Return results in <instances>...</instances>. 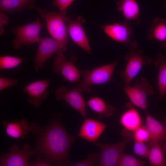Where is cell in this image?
<instances>
[{"instance_id": "obj_1", "label": "cell", "mask_w": 166, "mask_h": 166, "mask_svg": "<svg viewBox=\"0 0 166 166\" xmlns=\"http://www.w3.org/2000/svg\"><path fill=\"white\" fill-rule=\"evenodd\" d=\"M31 126V132L38 136L34 154L47 158L55 165H69V153L74 137L67 132L61 121L52 120L43 128L34 123Z\"/></svg>"}, {"instance_id": "obj_2", "label": "cell", "mask_w": 166, "mask_h": 166, "mask_svg": "<svg viewBox=\"0 0 166 166\" xmlns=\"http://www.w3.org/2000/svg\"><path fill=\"white\" fill-rule=\"evenodd\" d=\"M36 10L45 21L48 31L51 38L67 46V29L65 23H69L71 22L69 18L60 12L49 11L39 7Z\"/></svg>"}, {"instance_id": "obj_3", "label": "cell", "mask_w": 166, "mask_h": 166, "mask_svg": "<svg viewBox=\"0 0 166 166\" xmlns=\"http://www.w3.org/2000/svg\"><path fill=\"white\" fill-rule=\"evenodd\" d=\"M118 63L119 61H117L92 70L81 71L83 80L76 87L81 92L89 93L91 85L111 81L115 67Z\"/></svg>"}, {"instance_id": "obj_4", "label": "cell", "mask_w": 166, "mask_h": 166, "mask_svg": "<svg viewBox=\"0 0 166 166\" xmlns=\"http://www.w3.org/2000/svg\"><path fill=\"white\" fill-rule=\"evenodd\" d=\"M124 59L127 61V65L125 69L120 73L124 85H130L132 81L143 67L150 64L152 60L151 57L144 56L143 51L138 48L128 52Z\"/></svg>"}, {"instance_id": "obj_5", "label": "cell", "mask_w": 166, "mask_h": 166, "mask_svg": "<svg viewBox=\"0 0 166 166\" xmlns=\"http://www.w3.org/2000/svg\"><path fill=\"white\" fill-rule=\"evenodd\" d=\"M132 139L131 136H128L119 142L112 144L93 142V144L98 147L101 151L97 166H117L126 147Z\"/></svg>"}, {"instance_id": "obj_6", "label": "cell", "mask_w": 166, "mask_h": 166, "mask_svg": "<svg viewBox=\"0 0 166 166\" xmlns=\"http://www.w3.org/2000/svg\"><path fill=\"white\" fill-rule=\"evenodd\" d=\"M122 88L131 103L144 111L148 107V97L155 94L152 85L144 78L136 79L133 86L124 85Z\"/></svg>"}, {"instance_id": "obj_7", "label": "cell", "mask_w": 166, "mask_h": 166, "mask_svg": "<svg viewBox=\"0 0 166 166\" xmlns=\"http://www.w3.org/2000/svg\"><path fill=\"white\" fill-rule=\"evenodd\" d=\"M101 27L112 40L123 43L130 50L138 48L137 43L131 39L133 30L129 21L101 26Z\"/></svg>"}, {"instance_id": "obj_8", "label": "cell", "mask_w": 166, "mask_h": 166, "mask_svg": "<svg viewBox=\"0 0 166 166\" xmlns=\"http://www.w3.org/2000/svg\"><path fill=\"white\" fill-rule=\"evenodd\" d=\"M37 43L38 48L34 60L36 73L43 68L45 62L53 55L64 53L67 50V46L52 38L41 37Z\"/></svg>"}, {"instance_id": "obj_9", "label": "cell", "mask_w": 166, "mask_h": 166, "mask_svg": "<svg viewBox=\"0 0 166 166\" xmlns=\"http://www.w3.org/2000/svg\"><path fill=\"white\" fill-rule=\"evenodd\" d=\"M42 26L37 19L32 23L16 27L13 31L15 36L13 42V48L18 49L22 46L38 42L41 38L39 34Z\"/></svg>"}, {"instance_id": "obj_10", "label": "cell", "mask_w": 166, "mask_h": 166, "mask_svg": "<svg viewBox=\"0 0 166 166\" xmlns=\"http://www.w3.org/2000/svg\"><path fill=\"white\" fill-rule=\"evenodd\" d=\"M77 60L75 55L67 60L64 53H58L54 59L53 71L56 73L60 72L64 78L71 83L79 81L81 75L75 65Z\"/></svg>"}, {"instance_id": "obj_11", "label": "cell", "mask_w": 166, "mask_h": 166, "mask_svg": "<svg viewBox=\"0 0 166 166\" xmlns=\"http://www.w3.org/2000/svg\"><path fill=\"white\" fill-rule=\"evenodd\" d=\"M9 149V152L3 153L0 158L1 166H30L29 158L34 155V151L28 145H24L21 149L16 145H13Z\"/></svg>"}, {"instance_id": "obj_12", "label": "cell", "mask_w": 166, "mask_h": 166, "mask_svg": "<svg viewBox=\"0 0 166 166\" xmlns=\"http://www.w3.org/2000/svg\"><path fill=\"white\" fill-rule=\"evenodd\" d=\"M81 93L76 87L69 90L62 85L56 89L54 94L57 100L64 101L85 118L86 103Z\"/></svg>"}, {"instance_id": "obj_13", "label": "cell", "mask_w": 166, "mask_h": 166, "mask_svg": "<svg viewBox=\"0 0 166 166\" xmlns=\"http://www.w3.org/2000/svg\"><path fill=\"white\" fill-rule=\"evenodd\" d=\"M50 82L49 79L37 80L25 86L23 91L28 95L27 102L35 107H40L48 96L47 89Z\"/></svg>"}, {"instance_id": "obj_14", "label": "cell", "mask_w": 166, "mask_h": 166, "mask_svg": "<svg viewBox=\"0 0 166 166\" xmlns=\"http://www.w3.org/2000/svg\"><path fill=\"white\" fill-rule=\"evenodd\" d=\"M85 20L82 16H79L75 21H71L67 31L72 40L83 50L91 53V48L86 34L82 26Z\"/></svg>"}, {"instance_id": "obj_15", "label": "cell", "mask_w": 166, "mask_h": 166, "mask_svg": "<svg viewBox=\"0 0 166 166\" xmlns=\"http://www.w3.org/2000/svg\"><path fill=\"white\" fill-rule=\"evenodd\" d=\"M107 125L93 118H86L83 122L77 136L86 140L97 141L107 127Z\"/></svg>"}, {"instance_id": "obj_16", "label": "cell", "mask_w": 166, "mask_h": 166, "mask_svg": "<svg viewBox=\"0 0 166 166\" xmlns=\"http://www.w3.org/2000/svg\"><path fill=\"white\" fill-rule=\"evenodd\" d=\"M144 111L146 115L145 126L149 135L148 143L150 148L155 143L166 141V126L151 116L147 110Z\"/></svg>"}, {"instance_id": "obj_17", "label": "cell", "mask_w": 166, "mask_h": 166, "mask_svg": "<svg viewBox=\"0 0 166 166\" xmlns=\"http://www.w3.org/2000/svg\"><path fill=\"white\" fill-rule=\"evenodd\" d=\"M116 3L117 10L121 13L125 20L135 21L139 25L140 8L136 0H118Z\"/></svg>"}, {"instance_id": "obj_18", "label": "cell", "mask_w": 166, "mask_h": 166, "mask_svg": "<svg viewBox=\"0 0 166 166\" xmlns=\"http://www.w3.org/2000/svg\"><path fill=\"white\" fill-rule=\"evenodd\" d=\"M2 124L5 128L6 134L14 139L24 138L31 131L30 125H29L27 121L23 119L12 122L3 121Z\"/></svg>"}, {"instance_id": "obj_19", "label": "cell", "mask_w": 166, "mask_h": 166, "mask_svg": "<svg viewBox=\"0 0 166 166\" xmlns=\"http://www.w3.org/2000/svg\"><path fill=\"white\" fill-rule=\"evenodd\" d=\"M142 121L139 112L132 106L122 114L119 120L124 130L132 132L143 125Z\"/></svg>"}, {"instance_id": "obj_20", "label": "cell", "mask_w": 166, "mask_h": 166, "mask_svg": "<svg viewBox=\"0 0 166 166\" xmlns=\"http://www.w3.org/2000/svg\"><path fill=\"white\" fill-rule=\"evenodd\" d=\"M148 39L151 41H157L161 46L166 48V20L155 18L153 19L148 29Z\"/></svg>"}, {"instance_id": "obj_21", "label": "cell", "mask_w": 166, "mask_h": 166, "mask_svg": "<svg viewBox=\"0 0 166 166\" xmlns=\"http://www.w3.org/2000/svg\"><path fill=\"white\" fill-rule=\"evenodd\" d=\"M35 0H0V11L10 13L38 7Z\"/></svg>"}, {"instance_id": "obj_22", "label": "cell", "mask_w": 166, "mask_h": 166, "mask_svg": "<svg viewBox=\"0 0 166 166\" xmlns=\"http://www.w3.org/2000/svg\"><path fill=\"white\" fill-rule=\"evenodd\" d=\"M86 104L97 115L99 119L112 116L115 109L111 105L106 103L101 98L95 96L90 98Z\"/></svg>"}, {"instance_id": "obj_23", "label": "cell", "mask_w": 166, "mask_h": 166, "mask_svg": "<svg viewBox=\"0 0 166 166\" xmlns=\"http://www.w3.org/2000/svg\"><path fill=\"white\" fill-rule=\"evenodd\" d=\"M153 64L158 67L157 85L159 98L162 100L166 95V57L159 53Z\"/></svg>"}, {"instance_id": "obj_24", "label": "cell", "mask_w": 166, "mask_h": 166, "mask_svg": "<svg viewBox=\"0 0 166 166\" xmlns=\"http://www.w3.org/2000/svg\"><path fill=\"white\" fill-rule=\"evenodd\" d=\"M160 143H155L150 148L147 158L149 164L152 166H166V159L164 152Z\"/></svg>"}, {"instance_id": "obj_25", "label": "cell", "mask_w": 166, "mask_h": 166, "mask_svg": "<svg viewBox=\"0 0 166 166\" xmlns=\"http://www.w3.org/2000/svg\"><path fill=\"white\" fill-rule=\"evenodd\" d=\"M23 59L10 55L0 57V70L13 69L19 66L23 62Z\"/></svg>"}, {"instance_id": "obj_26", "label": "cell", "mask_w": 166, "mask_h": 166, "mask_svg": "<svg viewBox=\"0 0 166 166\" xmlns=\"http://www.w3.org/2000/svg\"><path fill=\"white\" fill-rule=\"evenodd\" d=\"M144 162L131 155L123 153L120 160L117 166H142Z\"/></svg>"}, {"instance_id": "obj_27", "label": "cell", "mask_w": 166, "mask_h": 166, "mask_svg": "<svg viewBox=\"0 0 166 166\" xmlns=\"http://www.w3.org/2000/svg\"><path fill=\"white\" fill-rule=\"evenodd\" d=\"M100 154L96 153L89 154L88 157L80 161L73 162L70 161L68 165L72 166H93L97 165Z\"/></svg>"}, {"instance_id": "obj_28", "label": "cell", "mask_w": 166, "mask_h": 166, "mask_svg": "<svg viewBox=\"0 0 166 166\" xmlns=\"http://www.w3.org/2000/svg\"><path fill=\"white\" fill-rule=\"evenodd\" d=\"M132 137L134 140L145 143L148 141L149 135L145 126L142 125L133 132Z\"/></svg>"}, {"instance_id": "obj_29", "label": "cell", "mask_w": 166, "mask_h": 166, "mask_svg": "<svg viewBox=\"0 0 166 166\" xmlns=\"http://www.w3.org/2000/svg\"><path fill=\"white\" fill-rule=\"evenodd\" d=\"M145 143L134 140L133 150L135 154L144 158H147L150 149Z\"/></svg>"}, {"instance_id": "obj_30", "label": "cell", "mask_w": 166, "mask_h": 166, "mask_svg": "<svg viewBox=\"0 0 166 166\" xmlns=\"http://www.w3.org/2000/svg\"><path fill=\"white\" fill-rule=\"evenodd\" d=\"M73 1L74 0H54L53 4L58 8L60 12L63 14L66 15L67 9Z\"/></svg>"}, {"instance_id": "obj_31", "label": "cell", "mask_w": 166, "mask_h": 166, "mask_svg": "<svg viewBox=\"0 0 166 166\" xmlns=\"http://www.w3.org/2000/svg\"><path fill=\"white\" fill-rule=\"evenodd\" d=\"M18 83V80L16 79L1 77H0V91H2L9 87L16 85Z\"/></svg>"}, {"instance_id": "obj_32", "label": "cell", "mask_w": 166, "mask_h": 166, "mask_svg": "<svg viewBox=\"0 0 166 166\" xmlns=\"http://www.w3.org/2000/svg\"><path fill=\"white\" fill-rule=\"evenodd\" d=\"M52 163L47 158L42 157L38 158L35 161L30 163V166H51Z\"/></svg>"}, {"instance_id": "obj_33", "label": "cell", "mask_w": 166, "mask_h": 166, "mask_svg": "<svg viewBox=\"0 0 166 166\" xmlns=\"http://www.w3.org/2000/svg\"><path fill=\"white\" fill-rule=\"evenodd\" d=\"M8 18L7 15L2 11L0 12V34L2 35L4 32V26L7 24L8 22Z\"/></svg>"}, {"instance_id": "obj_34", "label": "cell", "mask_w": 166, "mask_h": 166, "mask_svg": "<svg viewBox=\"0 0 166 166\" xmlns=\"http://www.w3.org/2000/svg\"><path fill=\"white\" fill-rule=\"evenodd\" d=\"M162 148L164 153L166 154V141L164 144Z\"/></svg>"}, {"instance_id": "obj_35", "label": "cell", "mask_w": 166, "mask_h": 166, "mask_svg": "<svg viewBox=\"0 0 166 166\" xmlns=\"http://www.w3.org/2000/svg\"><path fill=\"white\" fill-rule=\"evenodd\" d=\"M163 124L166 126V116L165 117L163 118Z\"/></svg>"}, {"instance_id": "obj_36", "label": "cell", "mask_w": 166, "mask_h": 166, "mask_svg": "<svg viewBox=\"0 0 166 166\" xmlns=\"http://www.w3.org/2000/svg\"><path fill=\"white\" fill-rule=\"evenodd\" d=\"M165 6H166V2H165Z\"/></svg>"}]
</instances>
